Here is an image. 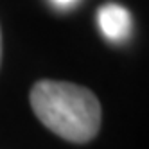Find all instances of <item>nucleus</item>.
Masks as SVG:
<instances>
[{"label": "nucleus", "instance_id": "7ed1b4c3", "mask_svg": "<svg viewBox=\"0 0 149 149\" xmlns=\"http://www.w3.org/2000/svg\"><path fill=\"white\" fill-rule=\"evenodd\" d=\"M49 2L54 6L56 9H61V11H65V9H70V7H74L79 0H49Z\"/></svg>", "mask_w": 149, "mask_h": 149}, {"label": "nucleus", "instance_id": "f03ea898", "mask_svg": "<svg viewBox=\"0 0 149 149\" xmlns=\"http://www.w3.org/2000/svg\"><path fill=\"white\" fill-rule=\"evenodd\" d=\"M97 24L104 38L113 43H124L131 34V15L120 4H104L97 11Z\"/></svg>", "mask_w": 149, "mask_h": 149}, {"label": "nucleus", "instance_id": "f257e3e1", "mask_svg": "<svg viewBox=\"0 0 149 149\" xmlns=\"http://www.w3.org/2000/svg\"><path fill=\"white\" fill-rule=\"evenodd\" d=\"M31 106L50 131L70 142H88L101 127V104L88 88L65 81H38Z\"/></svg>", "mask_w": 149, "mask_h": 149}, {"label": "nucleus", "instance_id": "20e7f679", "mask_svg": "<svg viewBox=\"0 0 149 149\" xmlns=\"http://www.w3.org/2000/svg\"><path fill=\"white\" fill-rule=\"evenodd\" d=\"M0 56H2V36H0Z\"/></svg>", "mask_w": 149, "mask_h": 149}]
</instances>
